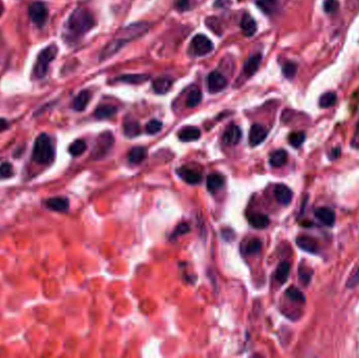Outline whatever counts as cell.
Returning a JSON list of instances; mask_svg holds the SVG:
<instances>
[{"mask_svg": "<svg viewBox=\"0 0 359 358\" xmlns=\"http://www.w3.org/2000/svg\"><path fill=\"white\" fill-rule=\"evenodd\" d=\"M147 31H148V24L145 22L133 23V24H130L124 28H121V30L117 34V38H116V40L112 41L108 45V47H106L103 51L102 58L111 57L115 53H117V51L120 50V48L124 44H126L128 41L135 39V38L142 36Z\"/></svg>", "mask_w": 359, "mask_h": 358, "instance_id": "1", "label": "cell"}, {"mask_svg": "<svg viewBox=\"0 0 359 358\" xmlns=\"http://www.w3.org/2000/svg\"><path fill=\"white\" fill-rule=\"evenodd\" d=\"M32 159L34 162L41 164V165H50L54 162L55 147L50 135L46 133L38 135L34 144Z\"/></svg>", "mask_w": 359, "mask_h": 358, "instance_id": "2", "label": "cell"}, {"mask_svg": "<svg viewBox=\"0 0 359 358\" xmlns=\"http://www.w3.org/2000/svg\"><path fill=\"white\" fill-rule=\"evenodd\" d=\"M95 19L90 11L85 8H77L72 13L67 21V28L69 31L76 35H83L94 27Z\"/></svg>", "mask_w": 359, "mask_h": 358, "instance_id": "3", "label": "cell"}, {"mask_svg": "<svg viewBox=\"0 0 359 358\" xmlns=\"http://www.w3.org/2000/svg\"><path fill=\"white\" fill-rule=\"evenodd\" d=\"M58 54V48L55 44L48 45L47 47L43 48V50L39 53L37 57L36 63L34 65V76L36 78H43L46 75L48 65L55 59Z\"/></svg>", "mask_w": 359, "mask_h": 358, "instance_id": "4", "label": "cell"}, {"mask_svg": "<svg viewBox=\"0 0 359 358\" xmlns=\"http://www.w3.org/2000/svg\"><path fill=\"white\" fill-rule=\"evenodd\" d=\"M114 145V135L112 132L106 131L100 134V137L97 140V144L93 151L94 159H101L106 156Z\"/></svg>", "mask_w": 359, "mask_h": 358, "instance_id": "5", "label": "cell"}, {"mask_svg": "<svg viewBox=\"0 0 359 358\" xmlns=\"http://www.w3.org/2000/svg\"><path fill=\"white\" fill-rule=\"evenodd\" d=\"M213 50V44L209 38L203 34L193 37L190 45V52L195 56H204Z\"/></svg>", "mask_w": 359, "mask_h": 358, "instance_id": "6", "label": "cell"}, {"mask_svg": "<svg viewBox=\"0 0 359 358\" xmlns=\"http://www.w3.org/2000/svg\"><path fill=\"white\" fill-rule=\"evenodd\" d=\"M28 15L36 25L43 26L47 20L48 9L43 2L34 1L28 6Z\"/></svg>", "mask_w": 359, "mask_h": 358, "instance_id": "7", "label": "cell"}, {"mask_svg": "<svg viewBox=\"0 0 359 358\" xmlns=\"http://www.w3.org/2000/svg\"><path fill=\"white\" fill-rule=\"evenodd\" d=\"M227 83L228 82L225 77L219 72H212L208 76L207 84L208 90L211 94H217L219 92H222L223 90H225Z\"/></svg>", "mask_w": 359, "mask_h": 358, "instance_id": "8", "label": "cell"}, {"mask_svg": "<svg viewBox=\"0 0 359 358\" xmlns=\"http://www.w3.org/2000/svg\"><path fill=\"white\" fill-rule=\"evenodd\" d=\"M268 135V129L260 124H253L249 132V144L251 146H257L263 143Z\"/></svg>", "mask_w": 359, "mask_h": 358, "instance_id": "9", "label": "cell"}, {"mask_svg": "<svg viewBox=\"0 0 359 358\" xmlns=\"http://www.w3.org/2000/svg\"><path fill=\"white\" fill-rule=\"evenodd\" d=\"M177 173L183 181L191 184V185H197L203 179V176L198 170L189 167H181L177 170Z\"/></svg>", "mask_w": 359, "mask_h": 358, "instance_id": "10", "label": "cell"}, {"mask_svg": "<svg viewBox=\"0 0 359 358\" xmlns=\"http://www.w3.org/2000/svg\"><path fill=\"white\" fill-rule=\"evenodd\" d=\"M274 196L277 202L281 205H289L293 198V192L284 184H277L274 187Z\"/></svg>", "mask_w": 359, "mask_h": 358, "instance_id": "11", "label": "cell"}, {"mask_svg": "<svg viewBox=\"0 0 359 358\" xmlns=\"http://www.w3.org/2000/svg\"><path fill=\"white\" fill-rule=\"evenodd\" d=\"M45 206L53 211L65 212L70 208V201L64 197H54L46 200Z\"/></svg>", "mask_w": 359, "mask_h": 358, "instance_id": "12", "label": "cell"}, {"mask_svg": "<svg viewBox=\"0 0 359 358\" xmlns=\"http://www.w3.org/2000/svg\"><path fill=\"white\" fill-rule=\"evenodd\" d=\"M241 139V129L236 124H231L226 128L223 141L227 145H237Z\"/></svg>", "mask_w": 359, "mask_h": 358, "instance_id": "13", "label": "cell"}, {"mask_svg": "<svg viewBox=\"0 0 359 358\" xmlns=\"http://www.w3.org/2000/svg\"><path fill=\"white\" fill-rule=\"evenodd\" d=\"M296 245L306 252L309 253H317L318 244L317 241L308 236H300L296 239Z\"/></svg>", "mask_w": 359, "mask_h": 358, "instance_id": "14", "label": "cell"}, {"mask_svg": "<svg viewBox=\"0 0 359 358\" xmlns=\"http://www.w3.org/2000/svg\"><path fill=\"white\" fill-rule=\"evenodd\" d=\"M315 217L327 226H333L335 223V214L331 208L319 207L315 210Z\"/></svg>", "mask_w": 359, "mask_h": 358, "instance_id": "15", "label": "cell"}, {"mask_svg": "<svg viewBox=\"0 0 359 358\" xmlns=\"http://www.w3.org/2000/svg\"><path fill=\"white\" fill-rule=\"evenodd\" d=\"M123 130L124 134L127 138H134L141 133L140 123L132 118L125 119L123 124Z\"/></svg>", "mask_w": 359, "mask_h": 358, "instance_id": "16", "label": "cell"}, {"mask_svg": "<svg viewBox=\"0 0 359 358\" xmlns=\"http://www.w3.org/2000/svg\"><path fill=\"white\" fill-rule=\"evenodd\" d=\"M178 135L182 142L197 141L201 138V130L195 126H186L179 131Z\"/></svg>", "mask_w": 359, "mask_h": 358, "instance_id": "17", "label": "cell"}, {"mask_svg": "<svg viewBox=\"0 0 359 358\" xmlns=\"http://www.w3.org/2000/svg\"><path fill=\"white\" fill-rule=\"evenodd\" d=\"M249 224L255 229H265L269 226L270 220L263 214H250L247 216Z\"/></svg>", "mask_w": 359, "mask_h": 358, "instance_id": "18", "label": "cell"}, {"mask_svg": "<svg viewBox=\"0 0 359 358\" xmlns=\"http://www.w3.org/2000/svg\"><path fill=\"white\" fill-rule=\"evenodd\" d=\"M240 27H241V31H242V33H244V35L248 36V37L253 36L257 30L256 22L249 14H245L244 17H242L241 21H240Z\"/></svg>", "mask_w": 359, "mask_h": 358, "instance_id": "19", "label": "cell"}, {"mask_svg": "<svg viewBox=\"0 0 359 358\" xmlns=\"http://www.w3.org/2000/svg\"><path fill=\"white\" fill-rule=\"evenodd\" d=\"M91 100V93L89 91H82L76 97L73 102V109L76 112H82L86 109L87 104Z\"/></svg>", "mask_w": 359, "mask_h": 358, "instance_id": "20", "label": "cell"}, {"mask_svg": "<svg viewBox=\"0 0 359 358\" xmlns=\"http://www.w3.org/2000/svg\"><path fill=\"white\" fill-rule=\"evenodd\" d=\"M287 160H288V154H287L286 150L278 149L270 154L269 163L272 167H280V166L285 165V164L287 163Z\"/></svg>", "mask_w": 359, "mask_h": 358, "instance_id": "21", "label": "cell"}, {"mask_svg": "<svg viewBox=\"0 0 359 358\" xmlns=\"http://www.w3.org/2000/svg\"><path fill=\"white\" fill-rule=\"evenodd\" d=\"M147 157V149L143 146L133 147L128 152V161L131 164H140Z\"/></svg>", "mask_w": 359, "mask_h": 358, "instance_id": "22", "label": "cell"}, {"mask_svg": "<svg viewBox=\"0 0 359 358\" xmlns=\"http://www.w3.org/2000/svg\"><path fill=\"white\" fill-rule=\"evenodd\" d=\"M225 183V178L219 173H212L207 178V189L209 192H217Z\"/></svg>", "mask_w": 359, "mask_h": 358, "instance_id": "23", "label": "cell"}, {"mask_svg": "<svg viewBox=\"0 0 359 358\" xmlns=\"http://www.w3.org/2000/svg\"><path fill=\"white\" fill-rule=\"evenodd\" d=\"M260 61H261V55L260 54H256V55L249 58V59L247 60V62L245 63V65H244V71H245V73H246V75L248 77L254 75L257 72L259 64H260Z\"/></svg>", "mask_w": 359, "mask_h": 358, "instance_id": "24", "label": "cell"}, {"mask_svg": "<svg viewBox=\"0 0 359 358\" xmlns=\"http://www.w3.org/2000/svg\"><path fill=\"white\" fill-rule=\"evenodd\" d=\"M289 274H290V263L287 262V260H284V262H281L278 265L276 269L275 277L277 279V282L281 285L285 284L289 278Z\"/></svg>", "mask_w": 359, "mask_h": 358, "instance_id": "25", "label": "cell"}, {"mask_svg": "<svg viewBox=\"0 0 359 358\" xmlns=\"http://www.w3.org/2000/svg\"><path fill=\"white\" fill-rule=\"evenodd\" d=\"M117 113V109L113 105H100L95 111L96 118L98 119H109Z\"/></svg>", "mask_w": 359, "mask_h": 358, "instance_id": "26", "label": "cell"}, {"mask_svg": "<svg viewBox=\"0 0 359 358\" xmlns=\"http://www.w3.org/2000/svg\"><path fill=\"white\" fill-rule=\"evenodd\" d=\"M201 101H202V93L199 88H197V86H193V88H191L188 93L186 105L188 106V108L192 109V108H196V106H198Z\"/></svg>", "mask_w": 359, "mask_h": 358, "instance_id": "27", "label": "cell"}, {"mask_svg": "<svg viewBox=\"0 0 359 358\" xmlns=\"http://www.w3.org/2000/svg\"><path fill=\"white\" fill-rule=\"evenodd\" d=\"M152 89L159 95L166 94L171 89V80L168 78H159L152 83Z\"/></svg>", "mask_w": 359, "mask_h": 358, "instance_id": "28", "label": "cell"}, {"mask_svg": "<svg viewBox=\"0 0 359 358\" xmlns=\"http://www.w3.org/2000/svg\"><path fill=\"white\" fill-rule=\"evenodd\" d=\"M149 79L148 75H123L118 78V81L129 84H142Z\"/></svg>", "mask_w": 359, "mask_h": 358, "instance_id": "29", "label": "cell"}, {"mask_svg": "<svg viewBox=\"0 0 359 358\" xmlns=\"http://www.w3.org/2000/svg\"><path fill=\"white\" fill-rule=\"evenodd\" d=\"M337 101V96L333 92H328L322 95L319 98V106L323 109H328L333 106Z\"/></svg>", "mask_w": 359, "mask_h": 358, "instance_id": "30", "label": "cell"}, {"mask_svg": "<svg viewBox=\"0 0 359 358\" xmlns=\"http://www.w3.org/2000/svg\"><path fill=\"white\" fill-rule=\"evenodd\" d=\"M255 3L265 14H272L277 6L276 0H255Z\"/></svg>", "mask_w": 359, "mask_h": 358, "instance_id": "31", "label": "cell"}, {"mask_svg": "<svg viewBox=\"0 0 359 358\" xmlns=\"http://www.w3.org/2000/svg\"><path fill=\"white\" fill-rule=\"evenodd\" d=\"M85 150H86V143L83 140H76L70 145L69 147V152L73 157L81 156Z\"/></svg>", "mask_w": 359, "mask_h": 358, "instance_id": "32", "label": "cell"}, {"mask_svg": "<svg viewBox=\"0 0 359 358\" xmlns=\"http://www.w3.org/2000/svg\"><path fill=\"white\" fill-rule=\"evenodd\" d=\"M260 249H261V241L258 239H252L248 241V243H246L244 251L246 254L252 255L258 253Z\"/></svg>", "mask_w": 359, "mask_h": 358, "instance_id": "33", "label": "cell"}, {"mask_svg": "<svg viewBox=\"0 0 359 358\" xmlns=\"http://www.w3.org/2000/svg\"><path fill=\"white\" fill-rule=\"evenodd\" d=\"M305 140H306V133L304 131H294L292 133H290L289 135V143L295 148L302 146Z\"/></svg>", "mask_w": 359, "mask_h": 358, "instance_id": "34", "label": "cell"}, {"mask_svg": "<svg viewBox=\"0 0 359 358\" xmlns=\"http://www.w3.org/2000/svg\"><path fill=\"white\" fill-rule=\"evenodd\" d=\"M286 295L290 299H292V301L297 302V303H303L304 304L306 302V297H305L304 293L300 291L299 289H297L296 287L288 288L287 291H286Z\"/></svg>", "mask_w": 359, "mask_h": 358, "instance_id": "35", "label": "cell"}, {"mask_svg": "<svg viewBox=\"0 0 359 358\" xmlns=\"http://www.w3.org/2000/svg\"><path fill=\"white\" fill-rule=\"evenodd\" d=\"M312 273H313V271L311 269L300 265V267L298 269V278L305 286H307L312 278Z\"/></svg>", "mask_w": 359, "mask_h": 358, "instance_id": "36", "label": "cell"}, {"mask_svg": "<svg viewBox=\"0 0 359 358\" xmlns=\"http://www.w3.org/2000/svg\"><path fill=\"white\" fill-rule=\"evenodd\" d=\"M14 176V168L11 163L3 162L0 165V179H9Z\"/></svg>", "mask_w": 359, "mask_h": 358, "instance_id": "37", "label": "cell"}, {"mask_svg": "<svg viewBox=\"0 0 359 358\" xmlns=\"http://www.w3.org/2000/svg\"><path fill=\"white\" fill-rule=\"evenodd\" d=\"M297 72V66L294 62H286L283 65V74L287 79H293Z\"/></svg>", "mask_w": 359, "mask_h": 358, "instance_id": "38", "label": "cell"}, {"mask_svg": "<svg viewBox=\"0 0 359 358\" xmlns=\"http://www.w3.org/2000/svg\"><path fill=\"white\" fill-rule=\"evenodd\" d=\"M163 127V124L161 121L159 120H150L147 125H146V131L149 134H154L158 133Z\"/></svg>", "mask_w": 359, "mask_h": 358, "instance_id": "39", "label": "cell"}, {"mask_svg": "<svg viewBox=\"0 0 359 358\" xmlns=\"http://www.w3.org/2000/svg\"><path fill=\"white\" fill-rule=\"evenodd\" d=\"M189 231H190V226H189L188 224H186V223H182V224L178 225L177 228L173 230L172 235H171V239H176L179 238L180 236L188 234Z\"/></svg>", "mask_w": 359, "mask_h": 358, "instance_id": "40", "label": "cell"}, {"mask_svg": "<svg viewBox=\"0 0 359 358\" xmlns=\"http://www.w3.org/2000/svg\"><path fill=\"white\" fill-rule=\"evenodd\" d=\"M339 8V2L337 0H325L324 1V9L328 14H333L337 12Z\"/></svg>", "mask_w": 359, "mask_h": 358, "instance_id": "41", "label": "cell"}, {"mask_svg": "<svg viewBox=\"0 0 359 358\" xmlns=\"http://www.w3.org/2000/svg\"><path fill=\"white\" fill-rule=\"evenodd\" d=\"M359 284V265L354 269L347 282L348 288H355Z\"/></svg>", "mask_w": 359, "mask_h": 358, "instance_id": "42", "label": "cell"}, {"mask_svg": "<svg viewBox=\"0 0 359 358\" xmlns=\"http://www.w3.org/2000/svg\"><path fill=\"white\" fill-rule=\"evenodd\" d=\"M190 3H191L190 0H177L174 6H176L178 11L185 12L190 8Z\"/></svg>", "mask_w": 359, "mask_h": 358, "instance_id": "43", "label": "cell"}, {"mask_svg": "<svg viewBox=\"0 0 359 358\" xmlns=\"http://www.w3.org/2000/svg\"><path fill=\"white\" fill-rule=\"evenodd\" d=\"M230 2V0H217L216 2V6H220V7H224L227 6Z\"/></svg>", "mask_w": 359, "mask_h": 358, "instance_id": "44", "label": "cell"}, {"mask_svg": "<svg viewBox=\"0 0 359 358\" xmlns=\"http://www.w3.org/2000/svg\"><path fill=\"white\" fill-rule=\"evenodd\" d=\"M7 127H8V123L4 119L0 118V131L6 129Z\"/></svg>", "mask_w": 359, "mask_h": 358, "instance_id": "45", "label": "cell"}, {"mask_svg": "<svg viewBox=\"0 0 359 358\" xmlns=\"http://www.w3.org/2000/svg\"><path fill=\"white\" fill-rule=\"evenodd\" d=\"M357 131H359V124H358V127H357Z\"/></svg>", "mask_w": 359, "mask_h": 358, "instance_id": "46", "label": "cell"}]
</instances>
